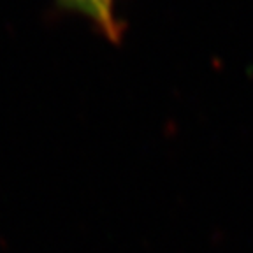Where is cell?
<instances>
[{"instance_id":"1","label":"cell","mask_w":253,"mask_h":253,"mask_svg":"<svg viewBox=\"0 0 253 253\" xmlns=\"http://www.w3.org/2000/svg\"><path fill=\"white\" fill-rule=\"evenodd\" d=\"M72 14L88 21L109 42L118 44L123 37V23L118 16V0H55Z\"/></svg>"}]
</instances>
